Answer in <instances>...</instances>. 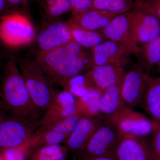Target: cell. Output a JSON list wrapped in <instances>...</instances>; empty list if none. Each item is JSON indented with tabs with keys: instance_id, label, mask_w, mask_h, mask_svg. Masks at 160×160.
Here are the masks:
<instances>
[{
	"instance_id": "obj_1",
	"label": "cell",
	"mask_w": 160,
	"mask_h": 160,
	"mask_svg": "<svg viewBox=\"0 0 160 160\" xmlns=\"http://www.w3.org/2000/svg\"><path fill=\"white\" fill-rule=\"evenodd\" d=\"M35 61L52 84L63 89L70 79L92 66V53L74 41L51 51L39 52Z\"/></svg>"
},
{
	"instance_id": "obj_2",
	"label": "cell",
	"mask_w": 160,
	"mask_h": 160,
	"mask_svg": "<svg viewBox=\"0 0 160 160\" xmlns=\"http://www.w3.org/2000/svg\"><path fill=\"white\" fill-rule=\"evenodd\" d=\"M0 107L10 116L39 123L44 112L35 105L13 58L4 66L0 91Z\"/></svg>"
},
{
	"instance_id": "obj_3",
	"label": "cell",
	"mask_w": 160,
	"mask_h": 160,
	"mask_svg": "<svg viewBox=\"0 0 160 160\" xmlns=\"http://www.w3.org/2000/svg\"><path fill=\"white\" fill-rule=\"evenodd\" d=\"M17 65L32 99L44 113L54 100L53 84L35 61L21 60Z\"/></svg>"
},
{
	"instance_id": "obj_4",
	"label": "cell",
	"mask_w": 160,
	"mask_h": 160,
	"mask_svg": "<svg viewBox=\"0 0 160 160\" xmlns=\"http://www.w3.org/2000/svg\"><path fill=\"white\" fill-rule=\"evenodd\" d=\"M35 33L28 18L18 11H11L0 18V41L9 47L31 42Z\"/></svg>"
},
{
	"instance_id": "obj_5",
	"label": "cell",
	"mask_w": 160,
	"mask_h": 160,
	"mask_svg": "<svg viewBox=\"0 0 160 160\" xmlns=\"http://www.w3.org/2000/svg\"><path fill=\"white\" fill-rule=\"evenodd\" d=\"M39 123L9 116L0 122V153L6 150L27 146Z\"/></svg>"
},
{
	"instance_id": "obj_6",
	"label": "cell",
	"mask_w": 160,
	"mask_h": 160,
	"mask_svg": "<svg viewBox=\"0 0 160 160\" xmlns=\"http://www.w3.org/2000/svg\"><path fill=\"white\" fill-rule=\"evenodd\" d=\"M104 118L116 127L120 134L138 137H148L159 125L152 119L127 106L115 114Z\"/></svg>"
},
{
	"instance_id": "obj_7",
	"label": "cell",
	"mask_w": 160,
	"mask_h": 160,
	"mask_svg": "<svg viewBox=\"0 0 160 160\" xmlns=\"http://www.w3.org/2000/svg\"><path fill=\"white\" fill-rule=\"evenodd\" d=\"M120 138L118 129L104 118L102 125L95 132L84 148L73 156V159L82 160L113 153Z\"/></svg>"
},
{
	"instance_id": "obj_8",
	"label": "cell",
	"mask_w": 160,
	"mask_h": 160,
	"mask_svg": "<svg viewBox=\"0 0 160 160\" xmlns=\"http://www.w3.org/2000/svg\"><path fill=\"white\" fill-rule=\"evenodd\" d=\"M150 75L141 66L131 64L125 70L121 85V92L125 106L132 107L142 104Z\"/></svg>"
},
{
	"instance_id": "obj_9",
	"label": "cell",
	"mask_w": 160,
	"mask_h": 160,
	"mask_svg": "<svg viewBox=\"0 0 160 160\" xmlns=\"http://www.w3.org/2000/svg\"><path fill=\"white\" fill-rule=\"evenodd\" d=\"M129 28L132 39L139 46L160 35V21L136 7L128 12Z\"/></svg>"
},
{
	"instance_id": "obj_10",
	"label": "cell",
	"mask_w": 160,
	"mask_h": 160,
	"mask_svg": "<svg viewBox=\"0 0 160 160\" xmlns=\"http://www.w3.org/2000/svg\"><path fill=\"white\" fill-rule=\"evenodd\" d=\"M113 153L118 160H158L148 137L120 134Z\"/></svg>"
},
{
	"instance_id": "obj_11",
	"label": "cell",
	"mask_w": 160,
	"mask_h": 160,
	"mask_svg": "<svg viewBox=\"0 0 160 160\" xmlns=\"http://www.w3.org/2000/svg\"><path fill=\"white\" fill-rule=\"evenodd\" d=\"M49 22L37 36L38 46L42 52L54 50L73 41L68 22L56 19Z\"/></svg>"
},
{
	"instance_id": "obj_12",
	"label": "cell",
	"mask_w": 160,
	"mask_h": 160,
	"mask_svg": "<svg viewBox=\"0 0 160 160\" xmlns=\"http://www.w3.org/2000/svg\"><path fill=\"white\" fill-rule=\"evenodd\" d=\"M103 120L104 116L101 114L82 116L74 130L63 144L73 156L86 146L95 132L102 125Z\"/></svg>"
},
{
	"instance_id": "obj_13",
	"label": "cell",
	"mask_w": 160,
	"mask_h": 160,
	"mask_svg": "<svg viewBox=\"0 0 160 160\" xmlns=\"http://www.w3.org/2000/svg\"><path fill=\"white\" fill-rule=\"evenodd\" d=\"M92 49V66L112 65L125 67L131 63V53L113 41L106 40Z\"/></svg>"
},
{
	"instance_id": "obj_14",
	"label": "cell",
	"mask_w": 160,
	"mask_h": 160,
	"mask_svg": "<svg viewBox=\"0 0 160 160\" xmlns=\"http://www.w3.org/2000/svg\"><path fill=\"white\" fill-rule=\"evenodd\" d=\"M128 12L116 16L106 27L99 31L107 40L118 43L131 54L137 55L139 47L132 37Z\"/></svg>"
},
{
	"instance_id": "obj_15",
	"label": "cell",
	"mask_w": 160,
	"mask_h": 160,
	"mask_svg": "<svg viewBox=\"0 0 160 160\" xmlns=\"http://www.w3.org/2000/svg\"><path fill=\"white\" fill-rule=\"evenodd\" d=\"M77 111V98L68 89L56 91L54 100L43 115L39 127L68 117Z\"/></svg>"
},
{
	"instance_id": "obj_16",
	"label": "cell",
	"mask_w": 160,
	"mask_h": 160,
	"mask_svg": "<svg viewBox=\"0 0 160 160\" xmlns=\"http://www.w3.org/2000/svg\"><path fill=\"white\" fill-rule=\"evenodd\" d=\"M125 70L123 66L107 65L92 66L89 71L94 87L103 92L122 82Z\"/></svg>"
},
{
	"instance_id": "obj_17",
	"label": "cell",
	"mask_w": 160,
	"mask_h": 160,
	"mask_svg": "<svg viewBox=\"0 0 160 160\" xmlns=\"http://www.w3.org/2000/svg\"><path fill=\"white\" fill-rule=\"evenodd\" d=\"M117 15L109 12L91 9L78 14L72 15L69 20L83 29L99 31L106 27Z\"/></svg>"
},
{
	"instance_id": "obj_18",
	"label": "cell",
	"mask_w": 160,
	"mask_h": 160,
	"mask_svg": "<svg viewBox=\"0 0 160 160\" xmlns=\"http://www.w3.org/2000/svg\"><path fill=\"white\" fill-rule=\"evenodd\" d=\"M142 104L152 119L160 124V76L149 78Z\"/></svg>"
},
{
	"instance_id": "obj_19",
	"label": "cell",
	"mask_w": 160,
	"mask_h": 160,
	"mask_svg": "<svg viewBox=\"0 0 160 160\" xmlns=\"http://www.w3.org/2000/svg\"><path fill=\"white\" fill-rule=\"evenodd\" d=\"M23 160H67L69 149L64 145L26 147Z\"/></svg>"
},
{
	"instance_id": "obj_20",
	"label": "cell",
	"mask_w": 160,
	"mask_h": 160,
	"mask_svg": "<svg viewBox=\"0 0 160 160\" xmlns=\"http://www.w3.org/2000/svg\"><path fill=\"white\" fill-rule=\"evenodd\" d=\"M122 82L111 86L103 91L98 103L100 114L109 116L120 111L125 104L121 92Z\"/></svg>"
},
{
	"instance_id": "obj_21",
	"label": "cell",
	"mask_w": 160,
	"mask_h": 160,
	"mask_svg": "<svg viewBox=\"0 0 160 160\" xmlns=\"http://www.w3.org/2000/svg\"><path fill=\"white\" fill-rule=\"evenodd\" d=\"M136 56L138 58L140 66L148 74L160 62V35L150 42L139 46Z\"/></svg>"
},
{
	"instance_id": "obj_22",
	"label": "cell",
	"mask_w": 160,
	"mask_h": 160,
	"mask_svg": "<svg viewBox=\"0 0 160 160\" xmlns=\"http://www.w3.org/2000/svg\"><path fill=\"white\" fill-rule=\"evenodd\" d=\"M73 41L85 48H93L107 39L99 31H92L81 28L68 21Z\"/></svg>"
},
{
	"instance_id": "obj_23",
	"label": "cell",
	"mask_w": 160,
	"mask_h": 160,
	"mask_svg": "<svg viewBox=\"0 0 160 160\" xmlns=\"http://www.w3.org/2000/svg\"><path fill=\"white\" fill-rule=\"evenodd\" d=\"M102 92L94 87L83 97L77 98V111L82 116L100 114L98 103Z\"/></svg>"
},
{
	"instance_id": "obj_24",
	"label": "cell",
	"mask_w": 160,
	"mask_h": 160,
	"mask_svg": "<svg viewBox=\"0 0 160 160\" xmlns=\"http://www.w3.org/2000/svg\"><path fill=\"white\" fill-rule=\"evenodd\" d=\"M135 0H92V9L117 14L127 13L133 9Z\"/></svg>"
},
{
	"instance_id": "obj_25",
	"label": "cell",
	"mask_w": 160,
	"mask_h": 160,
	"mask_svg": "<svg viewBox=\"0 0 160 160\" xmlns=\"http://www.w3.org/2000/svg\"><path fill=\"white\" fill-rule=\"evenodd\" d=\"M42 6L45 18L48 21L69 12H72L71 4L69 0H40Z\"/></svg>"
},
{
	"instance_id": "obj_26",
	"label": "cell",
	"mask_w": 160,
	"mask_h": 160,
	"mask_svg": "<svg viewBox=\"0 0 160 160\" xmlns=\"http://www.w3.org/2000/svg\"><path fill=\"white\" fill-rule=\"evenodd\" d=\"M94 87L89 70L84 74L76 76L70 79L66 89H68L76 98H79L85 96Z\"/></svg>"
},
{
	"instance_id": "obj_27",
	"label": "cell",
	"mask_w": 160,
	"mask_h": 160,
	"mask_svg": "<svg viewBox=\"0 0 160 160\" xmlns=\"http://www.w3.org/2000/svg\"><path fill=\"white\" fill-rule=\"evenodd\" d=\"M82 115L78 111L68 117L47 126L39 127L36 133L45 131H53L69 135L73 131L79 121L82 117Z\"/></svg>"
},
{
	"instance_id": "obj_28",
	"label": "cell",
	"mask_w": 160,
	"mask_h": 160,
	"mask_svg": "<svg viewBox=\"0 0 160 160\" xmlns=\"http://www.w3.org/2000/svg\"><path fill=\"white\" fill-rule=\"evenodd\" d=\"M134 6L153 16L160 21V0H135Z\"/></svg>"
},
{
	"instance_id": "obj_29",
	"label": "cell",
	"mask_w": 160,
	"mask_h": 160,
	"mask_svg": "<svg viewBox=\"0 0 160 160\" xmlns=\"http://www.w3.org/2000/svg\"><path fill=\"white\" fill-rule=\"evenodd\" d=\"M72 6V15L92 9V0H69Z\"/></svg>"
},
{
	"instance_id": "obj_30",
	"label": "cell",
	"mask_w": 160,
	"mask_h": 160,
	"mask_svg": "<svg viewBox=\"0 0 160 160\" xmlns=\"http://www.w3.org/2000/svg\"><path fill=\"white\" fill-rule=\"evenodd\" d=\"M149 139L152 149L158 160H160V123Z\"/></svg>"
},
{
	"instance_id": "obj_31",
	"label": "cell",
	"mask_w": 160,
	"mask_h": 160,
	"mask_svg": "<svg viewBox=\"0 0 160 160\" xmlns=\"http://www.w3.org/2000/svg\"><path fill=\"white\" fill-rule=\"evenodd\" d=\"M10 11H18V9L26 8L29 0H6Z\"/></svg>"
},
{
	"instance_id": "obj_32",
	"label": "cell",
	"mask_w": 160,
	"mask_h": 160,
	"mask_svg": "<svg viewBox=\"0 0 160 160\" xmlns=\"http://www.w3.org/2000/svg\"><path fill=\"white\" fill-rule=\"evenodd\" d=\"M82 160H118L114 153H110V154L105 155L101 156L90 158Z\"/></svg>"
},
{
	"instance_id": "obj_33",
	"label": "cell",
	"mask_w": 160,
	"mask_h": 160,
	"mask_svg": "<svg viewBox=\"0 0 160 160\" xmlns=\"http://www.w3.org/2000/svg\"><path fill=\"white\" fill-rule=\"evenodd\" d=\"M9 11L6 0H0V18Z\"/></svg>"
},
{
	"instance_id": "obj_34",
	"label": "cell",
	"mask_w": 160,
	"mask_h": 160,
	"mask_svg": "<svg viewBox=\"0 0 160 160\" xmlns=\"http://www.w3.org/2000/svg\"><path fill=\"white\" fill-rule=\"evenodd\" d=\"M157 72L159 74V76H160V62L159 63L157 67Z\"/></svg>"
},
{
	"instance_id": "obj_35",
	"label": "cell",
	"mask_w": 160,
	"mask_h": 160,
	"mask_svg": "<svg viewBox=\"0 0 160 160\" xmlns=\"http://www.w3.org/2000/svg\"><path fill=\"white\" fill-rule=\"evenodd\" d=\"M5 117L3 115V114L0 112V122H2V121L3 120V119Z\"/></svg>"
},
{
	"instance_id": "obj_36",
	"label": "cell",
	"mask_w": 160,
	"mask_h": 160,
	"mask_svg": "<svg viewBox=\"0 0 160 160\" xmlns=\"http://www.w3.org/2000/svg\"><path fill=\"white\" fill-rule=\"evenodd\" d=\"M0 160H4V159H3L2 155L0 153Z\"/></svg>"
},
{
	"instance_id": "obj_37",
	"label": "cell",
	"mask_w": 160,
	"mask_h": 160,
	"mask_svg": "<svg viewBox=\"0 0 160 160\" xmlns=\"http://www.w3.org/2000/svg\"><path fill=\"white\" fill-rule=\"evenodd\" d=\"M0 66H1V55H0Z\"/></svg>"
}]
</instances>
